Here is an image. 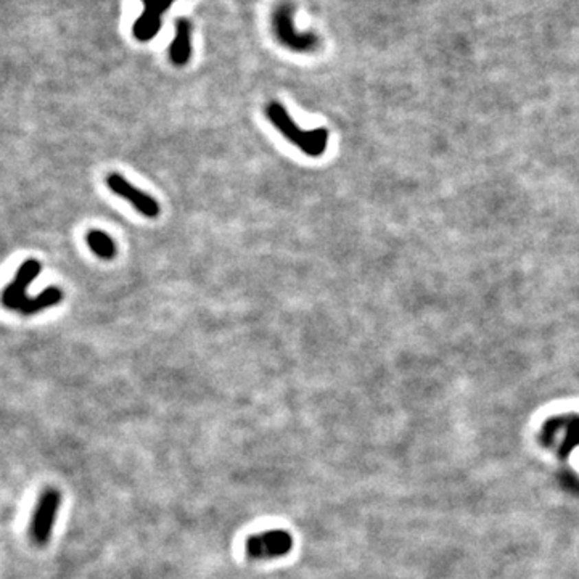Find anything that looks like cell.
Instances as JSON below:
<instances>
[{"label": "cell", "mask_w": 579, "mask_h": 579, "mask_svg": "<svg viewBox=\"0 0 579 579\" xmlns=\"http://www.w3.org/2000/svg\"><path fill=\"white\" fill-rule=\"evenodd\" d=\"M63 299V291L56 286H49L42 293L37 296H32V298H27L26 303L18 309V313L23 315H32L41 313L45 308H52V306H56L60 301Z\"/></svg>", "instance_id": "cell-9"}, {"label": "cell", "mask_w": 579, "mask_h": 579, "mask_svg": "<svg viewBox=\"0 0 579 579\" xmlns=\"http://www.w3.org/2000/svg\"><path fill=\"white\" fill-rule=\"evenodd\" d=\"M293 549V538L288 531L272 530L261 534H254L247 543V554L254 560L280 558Z\"/></svg>", "instance_id": "cell-4"}, {"label": "cell", "mask_w": 579, "mask_h": 579, "mask_svg": "<svg viewBox=\"0 0 579 579\" xmlns=\"http://www.w3.org/2000/svg\"><path fill=\"white\" fill-rule=\"evenodd\" d=\"M61 503L60 492L54 488L45 489L37 499L34 513L31 520V538L37 545H44L49 543L54 526L58 516V508Z\"/></svg>", "instance_id": "cell-3"}, {"label": "cell", "mask_w": 579, "mask_h": 579, "mask_svg": "<svg viewBox=\"0 0 579 579\" xmlns=\"http://www.w3.org/2000/svg\"><path fill=\"white\" fill-rule=\"evenodd\" d=\"M86 242L89 245V248H91L98 258H102V260L110 261L116 256L115 242H113V238L110 237V235L102 232V230H98V229L89 230L86 235Z\"/></svg>", "instance_id": "cell-10"}, {"label": "cell", "mask_w": 579, "mask_h": 579, "mask_svg": "<svg viewBox=\"0 0 579 579\" xmlns=\"http://www.w3.org/2000/svg\"><path fill=\"white\" fill-rule=\"evenodd\" d=\"M42 272V264L41 261L37 260H27L20 266V269L16 271L15 279H13L5 290H3L2 295V303L7 309L18 310L23 304L26 303V299L30 296L26 295L27 288L32 284V280L36 279Z\"/></svg>", "instance_id": "cell-6"}, {"label": "cell", "mask_w": 579, "mask_h": 579, "mask_svg": "<svg viewBox=\"0 0 579 579\" xmlns=\"http://www.w3.org/2000/svg\"><path fill=\"white\" fill-rule=\"evenodd\" d=\"M106 183H108V187L111 188L113 193H116L117 196H121V198L129 201V203L133 205L140 214H144L145 218L155 219L159 216L161 208H159L158 201L155 200L153 196H150L148 193H145L142 190H139L137 187H134L124 176H121V174H117V172H113L106 177Z\"/></svg>", "instance_id": "cell-5"}, {"label": "cell", "mask_w": 579, "mask_h": 579, "mask_svg": "<svg viewBox=\"0 0 579 579\" xmlns=\"http://www.w3.org/2000/svg\"><path fill=\"white\" fill-rule=\"evenodd\" d=\"M192 56V23L185 18L176 20V36L169 47V58L176 67H183Z\"/></svg>", "instance_id": "cell-8"}, {"label": "cell", "mask_w": 579, "mask_h": 579, "mask_svg": "<svg viewBox=\"0 0 579 579\" xmlns=\"http://www.w3.org/2000/svg\"><path fill=\"white\" fill-rule=\"evenodd\" d=\"M144 12L134 23L133 32L135 39L140 42L152 41L161 30L163 13L171 8L176 0H140Z\"/></svg>", "instance_id": "cell-7"}, {"label": "cell", "mask_w": 579, "mask_h": 579, "mask_svg": "<svg viewBox=\"0 0 579 579\" xmlns=\"http://www.w3.org/2000/svg\"><path fill=\"white\" fill-rule=\"evenodd\" d=\"M272 26L277 39L286 49L306 54L317 49L320 41L314 32H299L295 27V7L291 2H282L272 15Z\"/></svg>", "instance_id": "cell-2"}, {"label": "cell", "mask_w": 579, "mask_h": 579, "mask_svg": "<svg viewBox=\"0 0 579 579\" xmlns=\"http://www.w3.org/2000/svg\"><path fill=\"white\" fill-rule=\"evenodd\" d=\"M266 115L269 121L284 134L291 144H295L301 152L308 157L317 158L327 150L328 133L323 127H317L313 130H303L296 122L291 120L290 113L280 102H271L266 108Z\"/></svg>", "instance_id": "cell-1"}]
</instances>
